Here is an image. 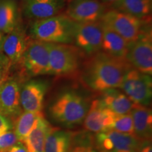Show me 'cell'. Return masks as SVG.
Masks as SVG:
<instances>
[{"label": "cell", "instance_id": "cell-1", "mask_svg": "<svg viewBox=\"0 0 152 152\" xmlns=\"http://www.w3.org/2000/svg\"><path fill=\"white\" fill-rule=\"evenodd\" d=\"M130 68L132 66L125 58H115L99 51L85 62L81 79L85 86L96 92L119 89Z\"/></svg>", "mask_w": 152, "mask_h": 152}, {"label": "cell", "instance_id": "cell-2", "mask_svg": "<svg viewBox=\"0 0 152 152\" xmlns=\"http://www.w3.org/2000/svg\"><path fill=\"white\" fill-rule=\"evenodd\" d=\"M90 103L87 98L75 91H66L58 95L49 107L53 120L66 127H73L83 122Z\"/></svg>", "mask_w": 152, "mask_h": 152}, {"label": "cell", "instance_id": "cell-3", "mask_svg": "<svg viewBox=\"0 0 152 152\" xmlns=\"http://www.w3.org/2000/svg\"><path fill=\"white\" fill-rule=\"evenodd\" d=\"M75 22L66 15L35 20L30 28V34L35 40L47 43L73 44Z\"/></svg>", "mask_w": 152, "mask_h": 152}, {"label": "cell", "instance_id": "cell-4", "mask_svg": "<svg viewBox=\"0 0 152 152\" xmlns=\"http://www.w3.org/2000/svg\"><path fill=\"white\" fill-rule=\"evenodd\" d=\"M80 52L73 45L49 43V75L66 76L75 73L80 64Z\"/></svg>", "mask_w": 152, "mask_h": 152}, {"label": "cell", "instance_id": "cell-5", "mask_svg": "<svg viewBox=\"0 0 152 152\" xmlns=\"http://www.w3.org/2000/svg\"><path fill=\"white\" fill-rule=\"evenodd\" d=\"M104 25L121 35L128 43L135 41L144 31L146 23L121 11L111 9L106 10L100 20Z\"/></svg>", "mask_w": 152, "mask_h": 152}, {"label": "cell", "instance_id": "cell-6", "mask_svg": "<svg viewBox=\"0 0 152 152\" xmlns=\"http://www.w3.org/2000/svg\"><path fill=\"white\" fill-rule=\"evenodd\" d=\"M18 64L28 77L49 75V43L35 39L29 42Z\"/></svg>", "mask_w": 152, "mask_h": 152}, {"label": "cell", "instance_id": "cell-7", "mask_svg": "<svg viewBox=\"0 0 152 152\" xmlns=\"http://www.w3.org/2000/svg\"><path fill=\"white\" fill-rule=\"evenodd\" d=\"M119 89L134 104L148 106L152 97L151 75L140 73L134 68L127 71Z\"/></svg>", "mask_w": 152, "mask_h": 152}, {"label": "cell", "instance_id": "cell-8", "mask_svg": "<svg viewBox=\"0 0 152 152\" xmlns=\"http://www.w3.org/2000/svg\"><path fill=\"white\" fill-rule=\"evenodd\" d=\"M125 59L132 68L140 73L151 75L152 37L151 28L144 30L135 41L129 43Z\"/></svg>", "mask_w": 152, "mask_h": 152}, {"label": "cell", "instance_id": "cell-9", "mask_svg": "<svg viewBox=\"0 0 152 152\" xmlns=\"http://www.w3.org/2000/svg\"><path fill=\"white\" fill-rule=\"evenodd\" d=\"M102 28L100 21L92 23H75L74 25L73 44L87 55L101 51Z\"/></svg>", "mask_w": 152, "mask_h": 152}, {"label": "cell", "instance_id": "cell-10", "mask_svg": "<svg viewBox=\"0 0 152 152\" xmlns=\"http://www.w3.org/2000/svg\"><path fill=\"white\" fill-rule=\"evenodd\" d=\"M140 142L134 135L113 130L96 133V135L99 152H134L139 149Z\"/></svg>", "mask_w": 152, "mask_h": 152}, {"label": "cell", "instance_id": "cell-11", "mask_svg": "<svg viewBox=\"0 0 152 152\" xmlns=\"http://www.w3.org/2000/svg\"><path fill=\"white\" fill-rule=\"evenodd\" d=\"M106 11V5L100 0H70L66 16L75 23L98 22Z\"/></svg>", "mask_w": 152, "mask_h": 152}, {"label": "cell", "instance_id": "cell-12", "mask_svg": "<svg viewBox=\"0 0 152 152\" xmlns=\"http://www.w3.org/2000/svg\"><path fill=\"white\" fill-rule=\"evenodd\" d=\"M48 88L49 83L42 80H33L25 83L20 90V105L24 111H41Z\"/></svg>", "mask_w": 152, "mask_h": 152}, {"label": "cell", "instance_id": "cell-13", "mask_svg": "<svg viewBox=\"0 0 152 152\" xmlns=\"http://www.w3.org/2000/svg\"><path fill=\"white\" fill-rule=\"evenodd\" d=\"M20 90L18 82L14 79L7 80L0 86V114L16 119L22 113Z\"/></svg>", "mask_w": 152, "mask_h": 152}, {"label": "cell", "instance_id": "cell-14", "mask_svg": "<svg viewBox=\"0 0 152 152\" xmlns=\"http://www.w3.org/2000/svg\"><path fill=\"white\" fill-rule=\"evenodd\" d=\"M115 115L101 103L99 100L95 99L91 102L90 109L83 121L84 128L85 130L95 133L111 130Z\"/></svg>", "mask_w": 152, "mask_h": 152}, {"label": "cell", "instance_id": "cell-15", "mask_svg": "<svg viewBox=\"0 0 152 152\" xmlns=\"http://www.w3.org/2000/svg\"><path fill=\"white\" fill-rule=\"evenodd\" d=\"M66 0H26L24 13L28 18L39 20L58 15Z\"/></svg>", "mask_w": 152, "mask_h": 152}, {"label": "cell", "instance_id": "cell-16", "mask_svg": "<svg viewBox=\"0 0 152 152\" xmlns=\"http://www.w3.org/2000/svg\"><path fill=\"white\" fill-rule=\"evenodd\" d=\"M29 43L24 30L18 24L11 33L5 36L2 52L11 65L18 64Z\"/></svg>", "mask_w": 152, "mask_h": 152}, {"label": "cell", "instance_id": "cell-17", "mask_svg": "<svg viewBox=\"0 0 152 152\" xmlns=\"http://www.w3.org/2000/svg\"><path fill=\"white\" fill-rule=\"evenodd\" d=\"M98 99L104 106L118 115L130 113L136 104L118 88L109 89L102 92L100 98Z\"/></svg>", "mask_w": 152, "mask_h": 152}, {"label": "cell", "instance_id": "cell-18", "mask_svg": "<svg viewBox=\"0 0 152 152\" xmlns=\"http://www.w3.org/2000/svg\"><path fill=\"white\" fill-rule=\"evenodd\" d=\"M101 24L102 28L101 51L115 58H125L129 43L103 23L101 22Z\"/></svg>", "mask_w": 152, "mask_h": 152}, {"label": "cell", "instance_id": "cell-19", "mask_svg": "<svg viewBox=\"0 0 152 152\" xmlns=\"http://www.w3.org/2000/svg\"><path fill=\"white\" fill-rule=\"evenodd\" d=\"M133 120L134 136L140 141L151 140L152 112L151 108L135 104L130 112Z\"/></svg>", "mask_w": 152, "mask_h": 152}, {"label": "cell", "instance_id": "cell-20", "mask_svg": "<svg viewBox=\"0 0 152 152\" xmlns=\"http://www.w3.org/2000/svg\"><path fill=\"white\" fill-rule=\"evenodd\" d=\"M111 7L140 20H149L152 0H116L111 4Z\"/></svg>", "mask_w": 152, "mask_h": 152}, {"label": "cell", "instance_id": "cell-21", "mask_svg": "<svg viewBox=\"0 0 152 152\" xmlns=\"http://www.w3.org/2000/svg\"><path fill=\"white\" fill-rule=\"evenodd\" d=\"M53 128L45 117H42L27 137L23 142L28 152H45L47 137Z\"/></svg>", "mask_w": 152, "mask_h": 152}, {"label": "cell", "instance_id": "cell-22", "mask_svg": "<svg viewBox=\"0 0 152 152\" xmlns=\"http://www.w3.org/2000/svg\"><path fill=\"white\" fill-rule=\"evenodd\" d=\"M44 115L42 111L22 112L15 120L14 132L18 141L23 142L30 132L37 125L38 121Z\"/></svg>", "mask_w": 152, "mask_h": 152}, {"label": "cell", "instance_id": "cell-23", "mask_svg": "<svg viewBox=\"0 0 152 152\" xmlns=\"http://www.w3.org/2000/svg\"><path fill=\"white\" fill-rule=\"evenodd\" d=\"M72 137L71 132L53 128L47 137L45 152H69Z\"/></svg>", "mask_w": 152, "mask_h": 152}, {"label": "cell", "instance_id": "cell-24", "mask_svg": "<svg viewBox=\"0 0 152 152\" xmlns=\"http://www.w3.org/2000/svg\"><path fill=\"white\" fill-rule=\"evenodd\" d=\"M17 23L16 5L12 0L0 2V31L4 34L11 33Z\"/></svg>", "mask_w": 152, "mask_h": 152}, {"label": "cell", "instance_id": "cell-25", "mask_svg": "<svg viewBox=\"0 0 152 152\" xmlns=\"http://www.w3.org/2000/svg\"><path fill=\"white\" fill-rule=\"evenodd\" d=\"M111 130L130 134V135H134L133 120L131 114L128 113L122 114V115L116 114L111 127Z\"/></svg>", "mask_w": 152, "mask_h": 152}, {"label": "cell", "instance_id": "cell-26", "mask_svg": "<svg viewBox=\"0 0 152 152\" xmlns=\"http://www.w3.org/2000/svg\"><path fill=\"white\" fill-rule=\"evenodd\" d=\"M12 130L0 134V152H7L19 142L14 131Z\"/></svg>", "mask_w": 152, "mask_h": 152}, {"label": "cell", "instance_id": "cell-27", "mask_svg": "<svg viewBox=\"0 0 152 152\" xmlns=\"http://www.w3.org/2000/svg\"><path fill=\"white\" fill-rule=\"evenodd\" d=\"M11 66L8 58L5 55L0 54V86L9 79V72Z\"/></svg>", "mask_w": 152, "mask_h": 152}, {"label": "cell", "instance_id": "cell-28", "mask_svg": "<svg viewBox=\"0 0 152 152\" xmlns=\"http://www.w3.org/2000/svg\"><path fill=\"white\" fill-rule=\"evenodd\" d=\"M14 126L11 120L0 114V134L8 130H12Z\"/></svg>", "mask_w": 152, "mask_h": 152}, {"label": "cell", "instance_id": "cell-29", "mask_svg": "<svg viewBox=\"0 0 152 152\" xmlns=\"http://www.w3.org/2000/svg\"><path fill=\"white\" fill-rule=\"evenodd\" d=\"M138 151L139 152H152L151 140H144L140 142Z\"/></svg>", "mask_w": 152, "mask_h": 152}, {"label": "cell", "instance_id": "cell-30", "mask_svg": "<svg viewBox=\"0 0 152 152\" xmlns=\"http://www.w3.org/2000/svg\"><path fill=\"white\" fill-rule=\"evenodd\" d=\"M69 152H98L94 148L87 145L77 146L73 148Z\"/></svg>", "mask_w": 152, "mask_h": 152}, {"label": "cell", "instance_id": "cell-31", "mask_svg": "<svg viewBox=\"0 0 152 152\" xmlns=\"http://www.w3.org/2000/svg\"><path fill=\"white\" fill-rule=\"evenodd\" d=\"M7 152H28V151L25 147L24 144L22 142L19 141Z\"/></svg>", "mask_w": 152, "mask_h": 152}, {"label": "cell", "instance_id": "cell-32", "mask_svg": "<svg viewBox=\"0 0 152 152\" xmlns=\"http://www.w3.org/2000/svg\"><path fill=\"white\" fill-rule=\"evenodd\" d=\"M5 36L6 35L4 33H1V32L0 31V54H1V52H2L3 44H4V42Z\"/></svg>", "mask_w": 152, "mask_h": 152}, {"label": "cell", "instance_id": "cell-33", "mask_svg": "<svg viewBox=\"0 0 152 152\" xmlns=\"http://www.w3.org/2000/svg\"><path fill=\"white\" fill-rule=\"evenodd\" d=\"M102 2H103L104 4H111L114 1H115L116 0H100Z\"/></svg>", "mask_w": 152, "mask_h": 152}, {"label": "cell", "instance_id": "cell-34", "mask_svg": "<svg viewBox=\"0 0 152 152\" xmlns=\"http://www.w3.org/2000/svg\"><path fill=\"white\" fill-rule=\"evenodd\" d=\"M138 150H139V149H138ZM138 150H137V151H134V152H139Z\"/></svg>", "mask_w": 152, "mask_h": 152}]
</instances>
